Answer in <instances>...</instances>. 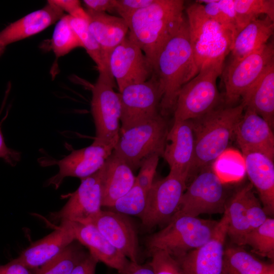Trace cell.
<instances>
[{
    "label": "cell",
    "instance_id": "1",
    "mask_svg": "<svg viewBox=\"0 0 274 274\" xmlns=\"http://www.w3.org/2000/svg\"><path fill=\"white\" fill-rule=\"evenodd\" d=\"M184 9L182 0H154L127 22L129 37L141 48L153 71L161 50L181 27Z\"/></svg>",
    "mask_w": 274,
    "mask_h": 274
},
{
    "label": "cell",
    "instance_id": "2",
    "mask_svg": "<svg viewBox=\"0 0 274 274\" xmlns=\"http://www.w3.org/2000/svg\"><path fill=\"white\" fill-rule=\"evenodd\" d=\"M198 72L185 17L178 32L161 50L154 67L162 93L159 106L162 116L174 112L180 90Z\"/></svg>",
    "mask_w": 274,
    "mask_h": 274
},
{
    "label": "cell",
    "instance_id": "3",
    "mask_svg": "<svg viewBox=\"0 0 274 274\" xmlns=\"http://www.w3.org/2000/svg\"><path fill=\"white\" fill-rule=\"evenodd\" d=\"M245 105L220 107L191 121L194 136V158L190 174L210 166L226 149Z\"/></svg>",
    "mask_w": 274,
    "mask_h": 274
},
{
    "label": "cell",
    "instance_id": "4",
    "mask_svg": "<svg viewBox=\"0 0 274 274\" xmlns=\"http://www.w3.org/2000/svg\"><path fill=\"white\" fill-rule=\"evenodd\" d=\"M190 42L198 71L212 63L224 62L231 52L234 37L220 23L209 17L203 5L194 2L186 9Z\"/></svg>",
    "mask_w": 274,
    "mask_h": 274
},
{
    "label": "cell",
    "instance_id": "5",
    "mask_svg": "<svg viewBox=\"0 0 274 274\" xmlns=\"http://www.w3.org/2000/svg\"><path fill=\"white\" fill-rule=\"evenodd\" d=\"M218 223L197 217L173 216L165 227L148 237L146 245L150 253L162 250L178 259L208 242Z\"/></svg>",
    "mask_w": 274,
    "mask_h": 274
},
{
    "label": "cell",
    "instance_id": "6",
    "mask_svg": "<svg viewBox=\"0 0 274 274\" xmlns=\"http://www.w3.org/2000/svg\"><path fill=\"white\" fill-rule=\"evenodd\" d=\"M224 62L212 63L198 73L180 90L174 111V121L200 117L219 107L221 100L217 80L222 74Z\"/></svg>",
    "mask_w": 274,
    "mask_h": 274
},
{
    "label": "cell",
    "instance_id": "7",
    "mask_svg": "<svg viewBox=\"0 0 274 274\" xmlns=\"http://www.w3.org/2000/svg\"><path fill=\"white\" fill-rule=\"evenodd\" d=\"M168 130L165 117L160 114L146 122L121 132L113 151L133 172L140 168L145 158L152 155L163 157Z\"/></svg>",
    "mask_w": 274,
    "mask_h": 274
},
{
    "label": "cell",
    "instance_id": "8",
    "mask_svg": "<svg viewBox=\"0 0 274 274\" xmlns=\"http://www.w3.org/2000/svg\"><path fill=\"white\" fill-rule=\"evenodd\" d=\"M109 72L99 73L92 88L91 112L95 128V141L114 149L119 139L121 104Z\"/></svg>",
    "mask_w": 274,
    "mask_h": 274
},
{
    "label": "cell",
    "instance_id": "9",
    "mask_svg": "<svg viewBox=\"0 0 274 274\" xmlns=\"http://www.w3.org/2000/svg\"><path fill=\"white\" fill-rule=\"evenodd\" d=\"M224 184L212 165L201 169L186 187L173 216L196 217L202 214L224 213L227 204Z\"/></svg>",
    "mask_w": 274,
    "mask_h": 274
},
{
    "label": "cell",
    "instance_id": "10",
    "mask_svg": "<svg viewBox=\"0 0 274 274\" xmlns=\"http://www.w3.org/2000/svg\"><path fill=\"white\" fill-rule=\"evenodd\" d=\"M119 96L121 104L120 133L160 114L162 93L154 74L145 82L125 87Z\"/></svg>",
    "mask_w": 274,
    "mask_h": 274
},
{
    "label": "cell",
    "instance_id": "11",
    "mask_svg": "<svg viewBox=\"0 0 274 274\" xmlns=\"http://www.w3.org/2000/svg\"><path fill=\"white\" fill-rule=\"evenodd\" d=\"M272 61H274L273 43H267L238 60H230L222 73L226 103L231 106L242 98Z\"/></svg>",
    "mask_w": 274,
    "mask_h": 274
},
{
    "label": "cell",
    "instance_id": "12",
    "mask_svg": "<svg viewBox=\"0 0 274 274\" xmlns=\"http://www.w3.org/2000/svg\"><path fill=\"white\" fill-rule=\"evenodd\" d=\"M187 179L169 171L165 177L154 181L147 193L145 210L140 217L145 227L152 228L170 220L186 189Z\"/></svg>",
    "mask_w": 274,
    "mask_h": 274
},
{
    "label": "cell",
    "instance_id": "13",
    "mask_svg": "<svg viewBox=\"0 0 274 274\" xmlns=\"http://www.w3.org/2000/svg\"><path fill=\"white\" fill-rule=\"evenodd\" d=\"M108 64L119 92L128 85L148 80L153 74L143 51L128 35L111 52Z\"/></svg>",
    "mask_w": 274,
    "mask_h": 274
},
{
    "label": "cell",
    "instance_id": "14",
    "mask_svg": "<svg viewBox=\"0 0 274 274\" xmlns=\"http://www.w3.org/2000/svg\"><path fill=\"white\" fill-rule=\"evenodd\" d=\"M102 174L100 168L94 174L81 179L77 189L64 206L52 212L50 219L55 222L73 221L84 223L101 209Z\"/></svg>",
    "mask_w": 274,
    "mask_h": 274
},
{
    "label": "cell",
    "instance_id": "15",
    "mask_svg": "<svg viewBox=\"0 0 274 274\" xmlns=\"http://www.w3.org/2000/svg\"><path fill=\"white\" fill-rule=\"evenodd\" d=\"M228 217L225 210L212 238L200 247L176 259L183 274H223Z\"/></svg>",
    "mask_w": 274,
    "mask_h": 274
},
{
    "label": "cell",
    "instance_id": "16",
    "mask_svg": "<svg viewBox=\"0 0 274 274\" xmlns=\"http://www.w3.org/2000/svg\"><path fill=\"white\" fill-rule=\"evenodd\" d=\"M114 148L95 141L89 146L73 150L68 155L58 161V172L47 181L56 189L64 178H87L98 171Z\"/></svg>",
    "mask_w": 274,
    "mask_h": 274
},
{
    "label": "cell",
    "instance_id": "17",
    "mask_svg": "<svg viewBox=\"0 0 274 274\" xmlns=\"http://www.w3.org/2000/svg\"><path fill=\"white\" fill-rule=\"evenodd\" d=\"M83 224L94 226L128 260L138 262L139 247L136 231L124 215L101 210Z\"/></svg>",
    "mask_w": 274,
    "mask_h": 274
},
{
    "label": "cell",
    "instance_id": "18",
    "mask_svg": "<svg viewBox=\"0 0 274 274\" xmlns=\"http://www.w3.org/2000/svg\"><path fill=\"white\" fill-rule=\"evenodd\" d=\"M234 131L242 153L257 152L273 160L274 135L268 124L253 110L245 108Z\"/></svg>",
    "mask_w": 274,
    "mask_h": 274
},
{
    "label": "cell",
    "instance_id": "19",
    "mask_svg": "<svg viewBox=\"0 0 274 274\" xmlns=\"http://www.w3.org/2000/svg\"><path fill=\"white\" fill-rule=\"evenodd\" d=\"M64 15V12L50 0L43 8L10 23L0 31V58L9 45L42 32Z\"/></svg>",
    "mask_w": 274,
    "mask_h": 274
},
{
    "label": "cell",
    "instance_id": "20",
    "mask_svg": "<svg viewBox=\"0 0 274 274\" xmlns=\"http://www.w3.org/2000/svg\"><path fill=\"white\" fill-rule=\"evenodd\" d=\"M194 152V136L191 121H174L169 129L163 157L170 170L188 178Z\"/></svg>",
    "mask_w": 274,
    "mask_h": 274
},
{
    "label": "cell",
    "instance_id": "21",
    "mask_svg": "<svg viewBox=\"0 0 274 274\" xmlns=\"http://www.w3.org/2000/svg\"><path fill=\"white\" fill-rule=\"evenodd\" d=\"M75 241L70 221H63L51 233L31 244L15 260L24 266L34 269L59 254Z\"/></svg>",
    "mask_w": 274,
    "mask_h": 274
},
{
    "label": "cell",
    "instance_id": "22",
    "mask_svg": "<svg viewBox=\"0 0 274 274\" xmlns=\"http://www.w3.org/2000/svg\"><path fill=\"white\" fill-rule=\"evenodd\" d=\"M245 172L257 189L263 209L267 216L274 213L273 160L260 152L242 153Z\"/></svg>",
    "mask_w": 274,
    "mask_h": 274
},
{
    "label": "cell",
    "instance_id": "23",
    "mask_svg": "<svg viewBox=\"0 0 274 274\" xmlns=\"http://www.w3.org/2000/svg\"><path fill=\"white\" fill-rule=\"evenodd\" d=\"M75 241L85 246L98 262L120 272L129 260L116 249L93 225L70 221Z\"/></svg>",
    "mask_w": 274,
    "mask_h": 274
},
{
    "label": "cell",
    "instance_id": "24",
    "mask_svg": "<svg viewBox=\"0 0 274 274\" xmlns=\"http://www.w3.org/2000/svg\"><path fill=\"white\" fill-rule=\"evenodd\" d=\"M102 207L112 208L134 185L135 177L127 164L113 151L101 168Z\"/></svg>",
    "mask_w": 274,
    "mask_h": 274
},
{
    "label": "cell",
    "instance_id": "25",
    "mask_svg": "<svg viewBox=\"0 0 274 274\" xmlns=\"http://www.w3.org/2000/svg\"><path fill=\"white\" fill-rule=\"evenodd\" d=\"M86 11L89 16V29L99 45L108 67V58L111 52L128 35V25L120 17L111 15L106 12Z\"/></svg>",
    "mask_w": 274,
    "mask_h": 274
},
{
    "label": "cell",
    "instance_id": "26",
    "mask_svg": "<svg viewBox=\"0 0 274 274\" xmlns=\"http://www.w3.org/2000/svg\"><path fill=\"white\" fill-rule=\"evenodd\" d=\"M245 108L253 110L272 129L274 124V61L242 97Z\"/></svg>",
    "mask_w": 274,
    "mask_h": 274
},
{
    "label": "cell",
    "instance_id": "27",
    "mask_svg": "<svg viewBox=\"0 0 274 274\" xmlns=\"http://www.w3.org/2000/svg\"><path fill=\"white\" fill-rule=\"evenodd\" d=\"M273 30V21L267 16L250 22L235 36L230 60H238L260 49L267 43Z\"/></svg>",
    "mask_w": 274,
    "mask_h": 274
},
{
    "label": "cell",
    "instance_id": "28",
    "mask_svg": "<svg viewBox=\"0 0 274 274\" xmlns=\"http://www.w3.org/2000/svg\"><path fill=\"white\" fill-rule=\"evenodd\" d=\"M250 184L236 192L225 209L228 217L227 235L240 247L245 245L246 237L250 231L245 206V194Z\"/></svg>",
    "mask_w": 274,
    "mask_h": 274
},
{
    "label": "cell",
    "instance_id": "29",
    "mask_svg": "<svg viewBox=\"0 0 274 274\" xmlns=\"http://www.w3.org/2000/svg\"><path fill=\"white\" fill-rule=\"evenodd\" d=\"M269 265L240 246L225 248L223 274H261Z\"/></svg>",
    "mask_w": 274,
    "mask_h": 274
},
{
    "label": "cell",
    "instance_id": "30",
    "mask_svg": "<svg viewBox=\"0 0 274 274\" xmlns=\"http://www.w3.org/2000/svg\"><path fill=\"white\" fill-rule=\"evenodd\" d=\"M74 242L47 263L34 269V274H71L75 267L86 255Z\"/></svg>",
    "mask_w": 274,
    "mask_h": 274
},
{
    "label": "cell",
    "instance_id": "31",
    "mask_svg": "<svg viewBox=\"0 0 274 274\" xmlns=\"http://www.w3.org/2000/svg\"><path fill=\"white\" fill-rule=\"evenodd\" d=\"M237 33L253 20L265 14L274 20L273 0H233Z\"/></svg>",
    "mask_w": 274,
    "mask_h": 274
},
{
    "label": "cell",
    "instance_id": "32",
    "mask_svg": "<svg viewBox=\"0 0 274 274\" xmlns=\"http://www.w3.org/2000/svg\"><path fill=\"white\" fill-rule=\"evenodd\" d=\"M246 245L259 256L273 260L274 219L268 217L262 224L250 230L245 238Z\"/></svg>",
    "mask_w": 274,
    "mask_h": 274
},
{
    "label": "cell",
    "instance_id": "33",
    "mask_svg": "<svg viewBox=\"0 0 274 274\" xmlns=\"http://www.w3.org/2000/svg\"><path fill=\"white\" fill-rule=\"evenodd\" d=\"M51 47L56 57H60L78 47H83L77 35L72 27L70 16L64 15L54 28Z\"/></svg>",
    "mask_w": 274,
    "mask_h": 274
},
{
    "label": "cell",
    "instance_id": "34",
    "mask_svg": "<svg viewBox=\"0 0 274 274\" xmlns=\"http://www.w3.org/2000/svg\"><path fill=\"white\" fill-rule=\"evenodd\" d=\"M212 167L224 183L238 180L246 173L243 155L232 149H226L214 161Z\"/></svg>",
    "mask_w": 274,
    "mask_h": 274
},
{
    "label": "cell",
    "instance_id": "35",
    "mask_svg": "<svg viewBox=\"0 0 274 274\" xmlns=\"http://www.w3.org/2000/svg\"><path fill=\"white\" fill-rule=\"evenodd\" d=\"M88 21V19L74 18L70 16L72 27L79 38L82 47L96 64L98 72H110L101 50L89 29Z\"/></svg>",
    "mask_w": 274,
    "mask_h": 274
},
{
    "label": "cell",
    "instance_id": "36",
    "mask_svg": "<svg viewBox=\"0 0 274 274\" xmlns=\"http://www.w3.org/2000/svg\"><path fill=\"white\" fill-rule=\"evenodd\" d=\"M147 193L135 182L132 187L118 199L111 208L121 214L140 218L146 207Z\"/></svg>",
    "mask_w": 274,
    "mask_h": 274
},
{
    "label": "cell",
    "instance_id": "37",
    "mask_svg": "<svg viewBox=\"0 0 274 274\" xmlns=\"http://www.w3.org/2000/svg\"><path fill=\"white\" fill-rule=\"evenodd\" d=\"M250 183L245 194V206L250 230L262 224L268 218L258 199L252 191Z\"/></svg>",
    "mask_w": 274,
    "mask_h": 274
},
{
    "label": "cell",
    "instance_id": "38",
    "mask_svg": "<svg viewBox=\"0 0 274 274\" xmlns=\"http://www.w3.org/2000/svg\"><path fill=\"white\" fill-rule=\"evenodd\" d=\"M150 253L149 264L154 274H183L178 261L166 252L156 250Z\"/></svg>",
    "mask_w": 274,
    "mask_h": 274
},
{
    "label": "cell",
    "instance_id": "39",
    "mask_svg": "<svg viewBox=\"0 0 274 274\" xmlns=\"http://www.w3.org/2000/svg\"><path fill=\"white\" fill-rule=\"evenodd\" d=\"M159 158L157 154L145 158L141 163L138 175L135 177V183L147 192L154 182Z\"/></svg>",
    "mask_w": 274,
    "mask_h": 274
},
{
    "label": "cell",
    "instance_id": "40",
    "mask_svg": "<svg viewBox=\"0 0 274 274\" xmlns=\"http://www.w3.org/2000/svg\"><path fill=\"white\" fill-rule=\"evenodd\" d=\"M154 0H116L115 11L126 23L139 10L151 4Z\"/></svg>",
    "mask_w": 274,
    "mask_h": 274
},
{
    "label": "cell",
    "instance_id": "41",
    "mask_svg": "<svg viewBox=\"0 0 274 274\" xmlns=\"http://www.w3.org/2000/svg\"><path fill=\"white\" fill-rule=\"evenodd\" d=\"M218 5L225 19L227 29L234 38L237 33L233 0H219Z\"/></svg>",
    "mask_w": 274,
    "mask_h": 274
},
{
    "label": "cell",
    "instance_id": "42",
    "mask_svg": "<svg viewBox=\"0 0 274 274\" xmlns=\"http://www.w3.org/2000/svg\"><path fill=\"white\" fill-rule=\"evenodd\" d=\"M51 1L72 17L85 19L89 18L87 13L82 8L80 1L78 0H51Z\"/></svg>",
    "mask_w": 274,
    "mask_h": 274
},
{
    "label": "cell",
    "instance_id": "43",
    "mask_svg": "<svg viewBox=\"0 0 274 274\" xmlns=\"http://www.w3.org/2000/svg\"><path fill=\"white\" fill-rule=\"evenodd\" d=\"M21 158L20 152L7 146L0 124V158L10 166H14L20 161Z\"/></svg>",
    "mask_w": 274,
    "mask_h": 274
},
{
    "label": "cell",
    "instance_id": "44",
    "mask_svg": "<svg viewBox=\"0 0 274 274\" xmlns=\"http://www.w3.org/2000/svg\"><path fill=\"white\" fill-rule=\"evenodd\" d=\"M86 11L93 13H104L114 11L116 0H84Z\"/></svg>",
    "mask_w": 274,
    "mask_h": 274
},
{
    "label": "cell",
    "instance_id": "45",
    "mask_svg": "<svg viewBox=\"0 0 274 274\" xmlns=\"http://www.w3.org/2000/svg\"><path fill=\"white\" fill-rule=\"evenodd\" d=\"M98 262L90 254L86 255L75 267L71 274H95Z\"/></svg>",
    "mask_w": 274,
    "mask_h": 274
},
{
    "label": "cell",
    "instance_id": "46",
    "mask_svg": "<svg viewBox=\"0 0 274 274\" xmlns=\"http://www.w3.org/2000/svg\"><path fill=\"white\" fill-rule=\"evenodd\" d=\"M0 274H34V269L24 266L14 259L6 264H0Z\"/></svg>",
    "mask_w": 274,
    "mask_h": 274
},
{
    "label": "cell",
    "instance_id": "47",
    "mask_svg": "<svg viewBox=\"0 0 274 274\" xmlns=\"http://www.w3.org/2000/svg\"><path fill=\"white\" fill-rule=\"evenodd\" d=\"M218 1L219 0H216L214 2L203 5L204 12L209 17L218 22L228 30L225 19L219 8Z\"/></svg>",
    "mask_w": 274,
    "mask_h": 274
},
{
    "label": "cell",
    "instance_id": "48",
    "mask_svg": "<svg viewBox=\"0 0 274 274\" xmlns=\"http://www.w3.org/2000/svg\"><path fill=\"white\" fill-rule=\"evenodd\" d=\"M119 274H154L150 265L142 264L139 262L129 261L125 267L119 272Z\"/></svg>",
    "mask_w": 274,
    "mask_h": 274
},
{
    "label": "cell",
    "instance_id": "49",
    "mask_svg": "<svg viewBox=\"0 0 274 274\" xmlns=\"http://www.w3.org/2000/svg\"><path fill=\"white\" fill-rule=\"evenodd\" d=\"M261 274H274V264L270 263L269 266Z\"/></svg>",
    "mask_w": 274,
    "mask_h": 274
}]
</instances>
